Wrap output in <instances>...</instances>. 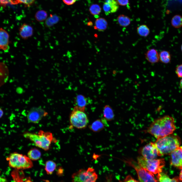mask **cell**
<instances>
[{"mask_svg":"<svg viewBox=\"0 0 182 182\" xmlns=\"http://www.w3.org/2000/svg\"><path fill=\"white\" fill-rule=\"evenodd\" d=\"M9 35L5 29L0 28V49L8 52L10 49Z\"/></svg>","mask_w":182,"mask_h":182,"instance_id":"7c38bea8","label":"cell"},{"mask_svg":"<svg viewBox=\"0 0 182 182\" xmlns=\"http://www.w3.org/2000/svg\"><path fill=\"white\" fill-rule=\"evenodd\" d=\"M19 32L20 37L23 39L26 40L32 36L34 30L32 26L25 23L19 27Z\"/></svg>","mask_w":182,"mask_h":182,"instance_id":"5bb4252c","label":"cell"},{"mask_svg":"<svg viewBox=\"0 0 182 182\" xmlns=\"http://www.w3.org/2000/svg\"><path fill=\"white\" fill-rule=\"evenodd\" d=\"M119 8V5L116 0H105L103 6V10L106 15L116 12Z\"/></svg>","mask_w":182,"mask_h":182,"instance_id":"4fadbf2b","label":"cell"},{"mask_svg":"<svg viewBox=\"0 0 182 182\" xmlns=\"http://www.w3.org/2000/svg\"><path fill=\"white\" fill-rule=\"evenodd\" d=\"M145 58L150 63L154 64L159 61V53L154 49H151L148 50L145 54Z\"/></svg>","mask_w":182,"mask_h":182,"instance_id":"2e32d148","label":"cell"},{"mask_svg":"<svg viewBox=\"0 0 182 182\" xmlns=\"http://www.w3.org/2000/svg\"><path fill=\"white\" fill-rule=\"evenodd\" d=\"M9 71L8 67L4 63L0 61V87L8 80Z\"/></svg>","mask_w":182,"mask_h":182,"instance_id":"9a60e30c","label":"cell"},{"mask_svg":"<svg viewBox=\"0 0 182 182\" xmlns=\"http://www.w3.org/2000/svg\"><path fill=\"white\" fill-rule=\"evenodd\" d=\"M159 156L170 154L180 146L181 141L178 136L172 134L157 139L154 142Z\"/></svg>","mask_w":182,"mask_h":182,"instance_id":"7a4b0ae2","label":"cell"},{"mask_svg":"<svg viewBox=\"0 0 182 182\" xmlns=\"http://www.w3.org/2000/svg\"><path fill=\"white\" fill-rule=\"evenodd\" d=\"M108 23L106 20L104 18H100L96 20L94 29L100 32H103L107 28Z\"/></svg>","mask_w":182,"mask_h":182,"instance_id":"d6986e66","label":"cell"},{"mask_svg":"<svg viewBox=\"0 0 182 182\" xmlns=\"http://www.w3.org/2000/svg\"><path fill=\"white\" fill-rule=\"evenodd\" d=\"M7 160L10 167L17 169H29L33 166L32 161L28 156L16 152L11 154Z\"/></svg>","mask_w":182,"mask_h":182,"instance_id":"277c9868","label":"cell"},{"mask_svg":"<svg viewBox=\"0 0 182 182\" xmlns=\"http://www.w3.org/2000/svg\"><path fill=\"white\" fill-rule=\"evenodd\" d=\"M93 25V23L91 21H89L87 24V25L88 26H91Z\"/></svg>","mask_w":182,"mask_h":182,"instance_id":"b9f144b4","label":"cell"},{"mask_svg":"<svg viewBox=\"0 0 182 182\" xmlns=\"http://www.w3.org/2000/svg\"><path fill=\"white\" fill-rule=\"evenodd\" d=\"M84 111L75 108L73 110L70 117V123L73 126L78 129L86 127L88 120Z\"/></svg>","mask_w":182,"mask_h":182,"instance_id":"52a82bcc","label":"cell"},{"mask_svg":"<svg viewBox=\"0 0 182 182\" xmlns=\"http://www.w3.org/2000/svg\"><path fill=\"white\" fill-rule=\"evenodd\" d=\"M63 2L67 5H71L74 4L77 0H62Z\"/></svg>","mask_w":182,"mask_h":182,"instance_id":"d590c367","label":"cell"},{"mask_svg":"<svg viewBox=\"0 0 182 182\" xmlns=\"http://www.w3.org/2000/svg\"><path fill=\"white\" fill-rule=\"evenodd\" d=\"M142 156L149 160L156 159L159 156L157 149L154 142H150L142 147L140 150Z\"/></svg>","mask_w":182,"mask_h":182,"instance_id":"30bf717a","label":"cell"},{"mask_svg":"<svg viewBox=\"0 0 182 182\" xmlns=\"http://www.w3.org/2000/svg\"><path fill=\"white\" fill-rule=\"evenodd\" d=\"M117 22L119 25L122 27H126L130 24L131 20L128 16L123 14L119 15L117 18Z\"/></svg>","mask_w":182,"mask_h":182,"instance_id":"cb8c5ba5","label":"cell"},{"mask_svg":"<svg viewBox=\"0 0 182 182\" xmlns=\"http://www.w3.org/2000/svg\"><path fill=\"white\" fill-rule=\"evenodd\" d=\"M136 31L139 35L143 37L147 36L150 33L149 28L146 25L144 24L141 25L138 27Z\"/></svg>","mask_w":182,"mask_h":182,"instance_id":"484cf974","label":"cell"},{"mask_svg":"<svg viewBox=\"0 0 182 182\" xmlns=\"http://www.w3.org/2000/svg\"><path fill=\"white\" fill-rule=\"evenodd\" d=\"M19 3H22L26 6H29L34 2L35 0H19Z\"/></svg>","mask_w":182,"mask_h":182,"instance_id":"d6a6232c","label":"cell"},{"mask_svg":"<svg viewBox=\"0 0 182 182\" xmlns=\"http://www.w3.org/2000/svg\"><path fill=\"white\" fill-rule=\"evenodd\" d=\"M4 114L2 108H0V118L3 116Z\"/></svg>","mask_w":182,"mask_h":182,"instance_id":"74e56055","label":"cell"},{"mask_svg":"<svg viewBox=\"0 0 182 182\" xmlns=\"http://www.w3.org/2000/svg\"><path fill=\"white\" fill-rule=\"evenodd\" d=\"M104 127L103 120L98 119L94 122L89 126L90 129L93 131L97 132L102 130Z\"/></svg>","mask_w":182,"mask_h":182,"instance_id":"7402d4cb","label":"cell"},{"mask_svg":"<svg viewBox=\"0 0 182 182\" xmlns=\"http://www.w3.org/2000/svg\"><path fill=\"white\" fill-rule=\"evenodd\" d=\"M75 102L76 106L75 108L84 111L87 101L84 96L81 95H77L75 98Z\"/></svg>","mask_w":182,"mask_h":182,"instance_id":"e0dca14e","label":"cell"},{"mask_svg":"<svg viewBox=\"0 0 182 182\" xmlns=\"http://www.w3.org/2000/svg\"><path fill=\"white\" fill-rule=\"evenodd\" d=\"M179 85L180 88L182 89V79L180 80L179 83Z\"/></svg>","mask_w":182,"mask_h":182,"instance_id":"60d3db41","label":"cell"},{"mask_svg":"<svg viewBox=\"0 0 182 182\" xmlns=\"http://www.w3.org/2000/svg\"><path fill=\"white\" fill-rule=\"evenodd\" d=\"M176 73L179 78H182V64L178 65L176 67Z\"/></svg>","mask_w":182,"mask_h":182,"instance_id":"1f68e13d","label":"cell"},{"mask_svg":"<svg viewBox=\"0 0 182 182\" xmlns=\"http://www.w3.org/2000/svg\"><path fill=\"white\" fill-rule=\"evenodd\" d=\"M19 3V0H0V6L4 7L8 4L15 5Z\"/></svg>","mask_w":182,"mask_h":182,"instance_id":"4dcf8cb0","label":"cell"},{"mask_svg":"<svg viewBox=\"0 0 182 182\" xmlns=\"http://www.w3.org/2000/svg\"><path fill=\"white\" fill-rule=\"evenodd\" d=\"M47 12L44 10H40L36 13L35 17L36 20L39 22H42L45 20L47 18Z\"/></svg>","mask_w":182,"mask_h":182,"instance_id":"f546056e","label":"cell"},{"mask_svg":"<svg viewBox=\"0 0 182 182\" xmlns=\"http://www.w3.org/2000/svg\"><path fill=\"white\" fill-rule=\"evenodd\" d=\"M175 129L173 118L166 115L154 120L145 132L158 139L172 134Z\"/></svg>","mask_w":182,"mask_h":182,"instance_id":"6da1fadb","label":"cell"},{"mask_svg":"<svg viewBox=\"0 0 182 182\" xmlns=\"http://www.w3.org/2000/svg\"><path fill=\"white\" fill-rule=\"evenodd\" d=\"M59 17L56 14H51L45 20L44 25L47 27L50 28L57 23L60 20Z\"/></svg>","mask_w":182,"mask_h":182,"instance_id":"ffe728a7","label":"cell"},{"mask_svg":"<svg viewBox=\"0 0 182 182\" xmlns=\"http://www.w3.org/2000/svg\"><path fill=\"white\" fill-rule=\"evenodd\" d=\"M6 181L5 178L0 177V182H6Z\"/></svg>","mask_w":182,"mask_h":182,"instance_id":"f35d334b","label":"cell"},{"mask_svg":"<svg viewBox=\"0 0 182 182\" xmlns=\"http://www.w3.org/2000/svg\"><path fill=\"white\" fill-rule=\"evenodd\" d=\"M23 135L32 141L36 146L45 151L49 149L53 139L52 133L42 130H40L38 134L26 132Z\"/></svg>","mask_w":182,"mask_h":182,"instance_id":"3957f363","label":"cell"},{"mask_svg":"<svg viewBox=\"0 0 182 182\" xmlns=\"http://www.w3.org/2000/svg\"><path fill=\"white\" fill-rule=\"evenodd\" d=\"M63 173V170L61 168H60L58 169L57 172V174L59 176L62 175Z\"/></svg>","mask_w":182,"mask_h":182,"instance_id":"8d00e7d4","label":"cell"},{"mask_svg":"<svg viewBox=\"0 0 182 182\" xmlns=\"http://www.w3.org/2000/svg\"><path fill=\"white\" fill-rule=\"evenodd\" d=\"M97 178V174L91 168L79 170L72 176V182H95Z\"/></svg>","mask_w":182,"mask_h":182,"instance_id":"8992f818","label":"cell"},{"mask_svg":"<svg viewBox=\"0 0 182 182\" xmlns=\"http://www.w3.org/2000/svg\"><path fill=\"white\" fill-rule=\"evenodd\" d=\"M171 24L174 27L178 28L182 26V17L178 15L174 16L171 20Z\"/></svg>","mask_w":182,"mask_h":182,"instance_id":"83f0119b","label":"cell"},{"mask_svg":"<svg viewBox=\"0 0 182 182\" xmlns=\"http://www.w3.org/2000/svg\"><path fill=\"white\" fill-rule=\"evenodd\" d=\"M157 178L159 182H182L179 176L170 178L166 173L162 172L158 174Z\"/></svg>","mask_w":182,"mask_h":182,"instance_id":"ac0fdd59","label":"cell"},{"mask_svg":"<svg viewBox=\"0 0 182 182\" xmlns=\"http://www.w3.org/2000/svg\"><path fill=\"white\" fill-rule=\"evenodd\" d=\"M27 155L28 156L31 161H36L40 158L41 154L38 149L33 148L28 151Z\"/></svg>","mask_w":182,"mask_h":182,"instance_id":"d4e9b609","label":"cell"},{"mask_svg":"<svg viewBox=\"0 0 182 182\" xmlns=\"http://www.w3.org/2000/svg\"><path fill=\"white\" fill-rule=\"evenodd\" d=\"M137 161L138 164L141 167L153 174L162 172V168L165 165L163 158L149 160L139 156L137 158Z\"/></svg>","mask_w":182,"mask_h":182,"instance_id":"5b68a950","label":"cell"},{"mask_svg":"<svg viewBox=\"0 0 182 182\" xmlns=\"http://www.w3.org/2000/svg\"><path fill=\"white\" fill-rule=\"evenodd\" d=\"M56 167V164L54 162L49 160L46 162L45 170L48 174L51 175L55 169Z\"/></svg>","mask_w":182,"mask_h":182,"instance_id":"4316f807","label":"cell"},{"mask_svg":"<svg viewBox=\"0 0 182 182\" xmlns=\"http://www.w3.org/2000/svg\"><path fill=\"white\" fill-rule=\"evenodd\" d=\"M48 113L42 107H33L29 111L27 115L29 123H38L42 118L48 115Z\"/></svg>","mask_w":182,"mask_h":182,"instance_id":"9c48e42d","label":"cell"},{"mask_svg":"<svg viewBox=\"0 0 182 182\" xmlns=\"http://www.w3.org/2000/svg\"><path fill=\"white\" fill-rule=\"evenodd\" d=\"M26 182H32L30 180H28L26 181Z\"/></svg>","mask_w":182,"mask_h":182,"instance_id":"7bdbcfd3","label":"cell"},{"mask_svg":"<svg viewBox=\"0 0 182 182\" xmlns=\"http://www.w3.org/2000/svg\"><path fill=\"white\" fill-rule=\"evenodd\" d=\"M123 182H139L132 178L130 176H128L126 178Z\"/></svg>","mask_w":182,"mask_h":182,"instance_id":"e575fe53","label":"cell"},{"mask_svg":"<svg viewBox=\"0 0 182 182\" xmlns=\"http://www.w3.org/2000/svg\"><path fill=\"white\" fill-rule=\"evenodd\" d=\"M169 155L170 164L178 169H182V146L179 147Z\"/></svg>","mask_w":182,"mask_h":182,"instance_id":"8fae6325","label":"cell"},{"mask_svg":"<svg viewBox=\"0 0 182 182\" xmlns=\"http://www.w3.org/2000/svg\"><path fill=\"white\" fill-rule=\"evenodd\" d=\"M127 163L136 171L140 182H158L153 174L141 167L133 160H127Z\"/></svg>","mask_w":182,"mask_h":182,"instance_id":"ba28073f","label":"cell"},{"mask_svg":"<svg viewBox=\"0 0 182 182\" xmlns=\"http://www.w3.org/2000/svg\"><path fill=\"white\" fill-rule=\"evenodd\" d=\"M103 116L105 119L109 121L112 120L114 117L113 111L109 105H106L104 108Z\"/></svg>","mask_w":182,"mask_h":182,"instance_id":"603a6c76","label":"cell"},{"mask_svg":"<svg viewBox=\"0 0 182 182\" xmlns=\"http://www.w3.org/2000/svg\"><path fill=\"white\" fill-rule=\"evenodd\" d=\"M180 179L182 180V169H181L179 174V176Z\"/></svg>","mask_w":182,"mask_h":182,"instance_id":"ab89813d","label":"cell"},{"mask_svg":"<svg viewBox=\"0 0 182 182\" xmlns=\"http://www.w3.org/2000/svg\"><path fill=\"white\" fill-rule=\"evenodd\" d=\"M118 5L122 6L127 5L129 4L128 0H116Z\"/></svg>","mask_w":182,"mask_h":182,"instance_id":"836d02e7","label":"cell"},{"mask_svg":"<svg viewBox=\"0 0 182 182\" xmlns=\"http://www.w3.org/2000/svg\"><path fill=\"white\" fill-rule=\"evenodd\" d=\"M159 61L165 64H168L170 62L171 56L170 53L166 50L162 51L159 54Z\"/></svg>","mask_w":182,"mask_h":182,"instance_id":"44dd1931","label":"cell"},{"mask_svg":"<svg viewBox=\"0 0 182 182\" xmlns=\"http://www.w3.org/2000/svg\"><path fill=\"white\" fill-rule=\"evenodd\" d=\"M89 11L90 14L93 15L95 18H98V15L101 11V8L97 4H93L89 7Z\"/></svg>","mask_w":182,"mask_h":182,"instance_id":"f1b7e54d","label":"cell"},{"mask_svg":"<svg viewBox=\"0 0 182 182\" xmlns=\"http://www.w3.org/2000/svg\"><path fill=\"white\" fill-rule=\"evenodd\" d=\"M181 51L182 52V44H181Z\"/></svg>","mask_w":182,"mask_h":182,"instance_id":"ee69618b","label":"cell"},{"mask_svg":"<svg viewBox=\"0 0 182 182\" xmlns=\"http://www.w3.org/2000/svg\"></svg>","mask_w":182,"mask_h":182,"instance_id":"f6af8a7d","label":"cell"}]
</instances>
